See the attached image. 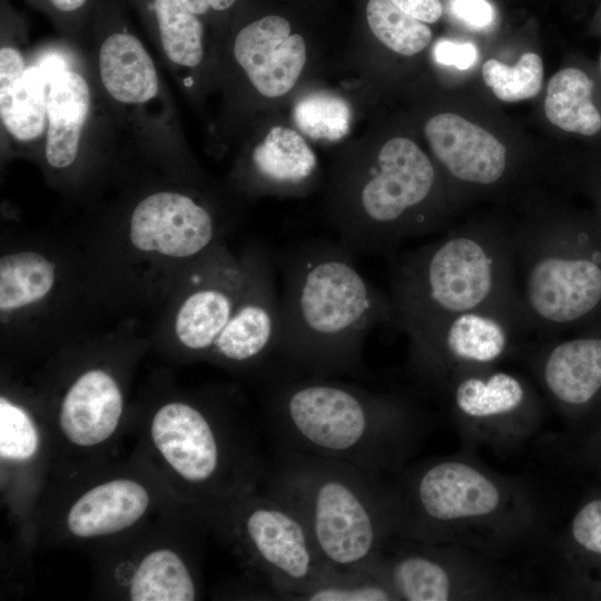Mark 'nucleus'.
<instances>
[{
    "instance_id": "nucleus-20",
    "label": "nucleus",
    "mask_w": 601,
    "mask_h": 601,
    "mask_svg": "<svg viewBox=\"0 0 601 601\" xmlns=\"http://www.w3.org/2000/svg\"><path fill=\"white\" fill-rule=\"evenodd\" d=\"M50 76L37 65L26 67L14 48L0 50V115L6 129L20 141L45 130Z\"/></svg>"
},
{
    "instance_id": "nucleus-17",
    "label": "nucleus",
    "mask_w": 601,
    "mask_h": 601,
    "mask_svg": "<svg viewBox=\"0 0 601 601\" xmlns=\"http://www.w3.org/2000/svg\"><path fill=\"white\" fill-rule=\"evenodd\" d=\"M215 259L206 276L199 274L198 287L185 298L175 319L179 343L196 354L210 355L233 314L244 279L243 264L217 257L213 269Z\"/></svg>"
},
{
    "instance_id": "nucleus-30",
    "label": "nucleus",
    "mask_w": 601,
    "mask_h": 601,
    "mask_svg": "<svg viewBox=\"0 0 601 601\" xmlns=\"http://www.w3.org/2000/svg\"><path fill=\"white\" fill-rule=\"evenodd\" d=\"M482 76L497 99L515 102L540 92L543 82V62L534 52L524 53L513 67L496 59H489L482 66Z\"/></svg>"
},
{
    "instance_id": "nucleus-24",
    "label": "nucleus",
    "mask_w": 601,
    "mask_h": 601,
    "mask_svg": "<svg viewBox=\"0 0 601 601\" xmlns=\"http://www.w3.org/2000/svg\"><path fill=\"white\" fill-rule=\"evenodd\" d=\"M256 174L272 187H298L312 178L317 159L294 129L273 127L252 155Z\"/></svg>"
},
{
    "instance_id": "nucleus-10",
    "label": "nucleus",
    "mask_w": 601,
    "mask_h": 601,
    "mask_svg": "<svg viewBox=\"0 0 601 601\" xmlns=\"http://www.w3.org/2000/svg\"><path fill=\"white\" fill-rule=\"evenodd\" d=\"M244 279L233 314L210 356L235 367H263L274 359L282 331L276 258L262 247L247 253Z\"/></svg>"
},
{
    "instance_id": "nucleus-18",
    "label": "nucleus",
    "mask_w": 601,
    "mask_h": 601,
    "mask_svg": "<svg viewBox=\"0 0 601 601\" xmlns=\"http://www.w3.org/2000/svg\"><path fill=\"white\" fill-rule=\"evenodd\" d=\"M122 411L117 381L105 370L92 368L78 376L62 397L59 428L72 445L97 446L114 435Z\"/></svg>"
},
{
    "instance_id": "nucleus-22",
    "label": "nucleus",
    "mask_w": 601,
    "mask_h": 601,
    "mask_svg": "<svg viewBox=\"0 0 601 601\" xmlns=\"http://www.w3.org/2000/svg\"><path fill=\"white\" fill-rule=\"evenodd\" d=\"M99 69L104 87L117 101L142 104L158 91L154 62L131 35L114 33L102 43Z\"/></svg>"
},
{
    "instance_id": "nucleus-12",
    "label": "nucleus",
    "mask_w": 601,
    "mask_h": 601,
    "mask_svg": "<svg viewBox=\"0 0 601 601\" xmlns=\"http://www.w3.org/2000/svg\"><path fill=\"white\" fill-rule=\"evenodd\" d=\"M129 237L141 252L187 258L209 248L215 238V225L209 211L190 197L161 191L136 206Z\"/></svg>"
},
{
    "instance_id": "nucleus-9",
    "label": "nucleus",
    "mask_w": 601,
    "mask_h": 601,
    "mask_svg": "<svg viewBox=\"0 0 601 601\" xmlns=\"http://www.w3.org/2000/svg\"><path fill=\"white\" fill-rule=\"evenodd\" d=\"M525 332L511 313L463 312L410 337L411 365L430 385L454 373L492 368Z\"/></svg>"
},
{
    "instance_id": "nucleus-29",
    "label": "nucleus",
    "mask_w": 601,
    "mask_h": 601,
    "mask_svg": "<svg viewBox=\"0 0 601 601\" xmlns=\"http://www.w3.org/2000/svg\"><path fill=\"white\" fill-rule=\"evenodd\" d=\"M294 120L299 130L313 139L337 141L351 128L352 110L341 96L326 90L304 95L294 107Z\"/></svg>"
},
{
    "instance_id": "nucleus-41",
    "label": "nucleus",
    "mask_w": 601,
    "mask_h": 601,
    "mask_svg": "<svg viewBox=\"0 0 601 601\" xmlns=\"http://www.w3.org/2000/svg\"><path fill=\"white\" fill-rule=\"evenodd\" d=\"M599 227H600V229H601V225H600Z\"/></svg>"
},
{
    "instance_id": "nucleus-1",
    "label": "nucleus",
    "mask_w": 601,
    "mask_h": 601,
    "mask_svg": "<svg viewBox=\"0 0 601 601\" xmlns=\"http://www.w3.org/2000/svg\"><path fill=\"white\" fill-rule=\"evenodd\" d=\"M353 255L339 240L312 239L275 256L283 274L282 331L272 367L363 376L366 337L376 325L393 324L394 312Z\"/></svg>"
},
{
    "instance_id": "nucleus-15",
    "label": "nucleus",
    "mask_w": 601,
    "mask_h": 601,
    "mask_svg": "<svg viewBox=\"0 0 601 601\" xmlns=\"http://www.w3.org/2000/svg\"><path fill=\"white\" fill-rule=\"evenodd\" d=\"M424 132L432 152L455 179L490 186L504 176L505 146L484 128L444 112L432 117Z\"/></svg>"
},
{
    "instance_id": "nucleus-37",
    "label": "nucleus",
    "mask_w": 601,
    "mask_h": 601,
    "mask_svg": "<svg viewBox=\"0 0 601 601\" xmlns=\"http://www.w3.org/2000/svg\"><path fill=\"white\" fill-rule=\"evenodd\" d=\"M195 14H204L208 9L226 10L235 0H180Z\"/></svg>"
},
{
    "instance_id": "nucleus-28",
    "label": "nucleus",
    "mask_w": 601,
    "mask_h": 601,
    "mask_svg": "<svg viewBox=\"0 0 601 601\" xmlns=\"http://www.w3.org/2000/svg\"><path fill=\"white\" fill-rule=\"evenodd\" d=\"M366 18L373 35L400 55H416L432 40L431 29L404 12L392 0H370Z\"/></svg>"
},
{
    "instance_id": "nucleus-13",
    "label": "nucleus",
    "mask_w": 601,
    "mask_h": 601,
    "mask_svg": "<svg viewBox=\"0 0 601 601\" xmlns=\"http://www.w3.org/2000/svg\"><path fill=\"white\" fill-rule=\"evenodd\" d=\"M397 600L446 601L473 595L474 585L449 548L396 536L376 565Z\"/></svg>"
},
{
    "instance_id": "nucleus-26",
    "label": "nucleus",
    "mask_w": 601,
    "mask_h": 601,
    "mask_svg": "<svg viewBox=\"0 0 601 601\" xmlns=\"http://www.w3.org/2000/svg\"><path fill=\"white\" fill-rule=\"evenodd\" d=\"M55 266L36 252H20L0 259V308L11 311L43 298L55 284Z\"/></svg>"
},
{
    "instance_id": "nucleus-40",
    "label": "nucleus",
    "mask_w": 601,
    "mask_h": 601,
    "mask_svg": "<svg viewBox=\"0 0 601 601\" xmlns=\"http://www.w3.org/2000/svg\"><path fill=\"white\" fill-rule=\"evenodd\" d=\"M600 68H601V56H600Z\"/></svg>"
},
{
    "instance_id": "nucleus-8",
    "label": "nucleus",
    "mask_w": 601,
    "mask_h": 601,
    "mask_svg": "<svg viewBox=\"0 0 601 601\" xmlns=\"http://www.w3.org/2000/svg\"><path fill=\"white\" fill-rule=\"evenodd\" d=\"M220 525L283 599L299 600L331 574L302 521L258 490L235 500Z\"/></svg>"
},
{
    "instance_id": "nucleus-38",
    "label": "nucleus",
    "mask_w": 601,
    "mask_h": 601,
    "mask_svg": "<svg viewBox=\"0 0 601 601\" xmlns=\"http://www.w3.org/2000/svg\"><path fill=\"white\" fill-rule=\"evenodd\" d=\"M61 11H73L80 8L86 0H50Z\"/></svg>"
},
{
    "instance_id": "nucleus-39",
    "label": "nucleus",
    "mask_w": 601,
    "mask_h": 601,
    "mask_svg": "<svg viewBox=\"0 0 601 601\" xmlns=\"http://www.w3.org/2000/svg\"><path fill=\"white\" fill-rule=\"evenodd\" d=\"M185 82H186V86H190L193 83V80L189 78V79H186Z\"/></svg>"
},
{
    "instance_id": "nucleus-11",
    "label": "nucleus",
    "mask_w": 601,
    "mask_h": 601,
    "mask_svg": "<svg viewBox=\"0 0 601 601\" xmlns=\"http://www.w3.org/2000/svg\"><path fill=\"white\" fill-rule=\"evenodd\" d=\"M432 386L446 394L462 425L485 437L531 423L536 410L533 391L522 378L493 367L454 373Z\"/></svg>"
},
{
    "instance_id": "nucleus-7",
    "label": "nucleus",
    "mask_w": 601,
    "mask_h": 601,
    "mask_svg": "<svg viewBox=\"0 0 601 601\" xmlns=\"http://www.w3.org/2000/svg\"><path fill=\"white\" fill-rule=\"evenodd\" d=\"M393 484L400 503L397 536L418 542L453 543L466 532L494 531L514 509L504 482L455 459L423 465Z\"/></svg>"
},
{
    "instance_id": "nucleus-3",
    "label": "nucleus",
    "mask_w": 601,
    "mask_h": 601,
    "mask_svg": "<svg viewBox=\"0 0 601 601\" xmlns=\"http://www.w3.org/2000/svg\"><path fill=\"white\" fill-rule=\"evenodd\" d=\"M259 490L302 521L331 574L374 570L400 532L394 484L346 462L275 447Z\"/></svg>"
},
{
    "instance_id": "nucleus-31",
    "label": "nucleus",
    "mask_w": 601,
    "mask_h": 601,
    "mask_svg": "<svg viewBox=\"0 0 601 601\" xmlns=\"http://www.w3.org/2000/svg\"><path fill=\"white\" fill-rule=\"evenodd\" d=\"M306 601H393L397 600L392 588L376 569L368 572L328 574L305 592Z\"/></svg>"
},
{
    "instance_id": "nucleus-25",
    "label": "nucleus",
    "mask_w": 601,
    "mask_h": 601,
    "mask_svg": "<svg viewBox=\"0 0 601 601\" xmlns=\"http://www.w3.org/2000/svg\"><path fill=\"white\" fill-rule=\"evenodd\" d=\"M593 81L578 68H564L552 76L544 101L545 116L558 128L583 136L601 129V114L592 102Z\"/></svg>"
},
{
    "instance_id": "nucleus-36",
    "label": "nucleus",
    "mask_w": 601,
    "mask_h": 601,
    "mask_svg": "<svg viewBox=\"0 0 601 601\" xmlns=\"http://www.w3.org/2000/svg\"><path fill=\"white\" fill-rule=\"evenodd\" d=\"M404 12L422 22H436L443 12L441 0H392Z\"/></svg>"
},
{
    "instance_id": "nucleus-27",
    "label": "nucleus",
    "mask_w": 601,
    "mask_h": 601,
    "mask_svg": "<svg viewBox=\"0 0 601 601\" xmlns=\"http://www.w3.org/2000/svg\"><path fill=\"white\" fill-rule=\"evenodd\" d=\"M160 41L175 63L195 67L203 58V26L180 0H155Z\"/></svg>"
},
{
    "instance_id": "nucleus-21",
    "label": "nucleus",
    "mask_w": 601,
    "mask_h": 601,
    "mask_svg": "<svg viewBox=\"0 0 601 601\" xmlns=\"http://www.w3.org/2000/svg\"><path fill=\"white\" fill-rule=\"evenodd\" d=\"M89 107L90 90L78 72L66 68L51 76L47 90L46 140L50 166L65 168L73 162Z\"/></svg>"
},
{
    "instance_id": "nucleus-6",
    "label": "nucleus",
    "mask_w": 601,
    "mask_h": 601,
    "mask_svg": "<svg viewBox=\"0 0 601 601\" xmlns=\"http://www.w3.org/2000/svg\"><path fill=\"white\" fill-rule=\"evenodd\" d=\"M435 183L432 161L414 141H386L361 184L356 207L335 220L337 240L353 254L394 255L404 240L434 227L421 208Z\"/></svg>"
},
{
    "instance_id": "nucleus-5",
    "label": "nucleus",
    "mask_w": 601,
    "mask_h": 601,
    "mask_svg": "<svg viewBox=\"0 0 601 601\" xmlns=\"http://www.w3.org/2000/svg\"><path fill=\"white\" fill-rule=\"evenodd\" d=\"M512 289L528 331L545 341L601 329V229L539 225L511 231Z\"/></svg>"
},
{
    "instance_id": "nucleus-4",
    "label": "nucleus",
    "mask_w": 601,
    "mask_h": 601,
    "mask_svg": "<svg viewBox=\"0 0 601 601\" xmlns=\"http://www.w3.org/2000/svg\"><path fill=\"white\" fill-rule=\"evenodd\" d=\"M511 231L462 229L396 256L393 325L410 337L469 311L522 317L513 298ZM524 325V324H523Z\"/></svg>"
},
{
    "instance_id": "nucleus-19",
    "label": "nucleus",
    "mask_w": 601,
    "mask_h": 601,
    "mask_svg": "<svg viewBox=\"0 0 601 601\" xmlns=\"http://www.w3.org/2000/svg\"><path fill=\"white\" fill-rule=\"evenodd\" d=\"M149 505V491L142 483L112 479L90 487L70 505L66 528L78 539L119 533L136 524Z\"/></svg>"
},
{
    "instance_id": "nucleus-32",
    "label": "nucleus",
    "mask_w": 601,
    "mask_h": 601,
    "mask_svg": "<svg viewBox=\"0 0 601 601\" xmlns=\"http://www.w3.org/2000/svg\"><path fill=\"white\" fill-rule=\"evenodd\" d=\"M40 434L29 413L6 397L0 400L1 462H26L39 451Z\"/></svg>"
},
{
    "instance_id": "nucleus-35",
    "label": "nucleus",
    "mask_w": 601,
    "mask_h": 601,
    "mask_svg": "<svg viewBox=\"0 0 601 601\" xmlns=\"http://www.w3.org/2000/svg\"><path fill=\"white\" fill-rule=\"evenodd\" d=\"M452 13L474 29L487 28L494 19V10L487 0H451Z\"/></svg>"
},
{
    "instance_id": "nucleus-16",
    "label": "nucleus",
    "mask_w": 601,
    "mask_h": 601,
    "mask_svg": "<svg viewBox=\"0 0 601 601\" xmlns=\"http://www.w3.org/2000/svg\"><path fill=\"white\" fill-rule=\"evenodd\" d=\"M535 370L549 398L564 408L583 407L601 393V332L542 344Z\"/></svg>"
},
{
    "instance_id": "nucleus-34",
    "label": "nucleus",
    "mask_w": 601,
    "mask_h": 601,
    "mask_svg": "<svg viewBox=\"0 0 601 601\" xmlns=\"http://www.w3.org/2000/svg\"><path fill=\"white\" fill-rule=\"evenodd\" d=\"M433 55L439 63L464 70L473 65L477 57V50L472 42L462 43L440 39L434 45Z\"/></svg>"
},
{
    "instance_id": "nucleus-2",
    "label": "nucleus",
    "mask_w": 601,
    "mask_h": 601,
    "mask_svg": "<svg viewBox=\"0 0 601 601\" xmlns=\"http://www.w3.org/2000/svg\"><path fill=\"white\" fill-rule=\"evenodd\" d=\"M265 398L275 447L397 472L424 432L415 403L336 380L272 368Z\"/></svg>"
},
{
    "instance_id": "nucleus-33",
    "label": "nucleus",
    "mask_w": 601,
    "mask_h": 601,
    "mask_svg": "<svg viewBox=\"0 0 601 601\" xmlns=\"http://www.w3.org/2000/svg\"><path fill=\"white\" fill-rule=\"evenodd\" d=\"M570 530L578 546L601 556V499L584 504L574 515Z\"/></svg>"
},
{
    "instance_id": "nucleus-23",
    "label": "nucleus",
    "mask_w": 601,
    "mask_h": 601,
    "mask_svg": "<svg viewBox=\"0 0 601 601\" xmlns=\"http://www.w3.org/2000/svg\"><path fill=\"white\" fill-rule=\"evenodd\" d=\"M126 590L131 601H193L198 595L191 569L169 548L142 555L126 580Z\"/></svg>"
},
{
    "instance_id": "nucleus-14",
    "label": "nucleus",
    "mask_w": 601,
    "mask_h": 601,
    "mask_svg": "<svg viewBox=\"0 0 601 601\" xmlns=\"http://www.w3.org/2000/svg\"><path fill=\"white\" fill-rule=\"evenodd\" d=\"M234 55L253 86L263 96L275 98L287 93L298 80L306 45L300 35H290L285 18L267 16L240 30Z\"/></svg>"
}]
</instances>
